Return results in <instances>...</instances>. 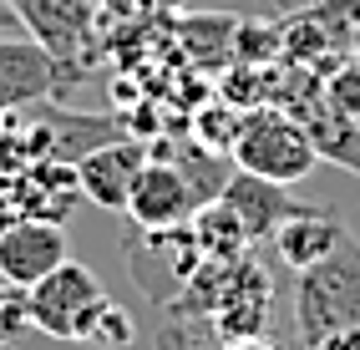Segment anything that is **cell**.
<instances>
[{"label": "cell", "mask_w": 360, "mask_h": 350, "mask_svg": "<svg viewBox=\"0 0 360 350\" xmlns=\"http://www.w3.org/2000/svg\"><path fill=\"white\" fill-rule=\"evenodd\" d=\"M309 6H315V0H259V15H300Z\"/></svg>", "instance_id": "ac0fdd59"}, {"label": "cell", "mask_w": 360, "mask_h": 350, "mask_svg": "<svg viewBox=\"0 0 360 350\" xmlns=\"http://www.w3.org/2000/svg\"><path fill=\"white\" fill-rule=\"evenodd\" d=\"M127 269L142 285V294L153 305H173L188 290V279L203 269V249L193 239V228H137V244L127 239Z\"/></svg>", "instance_id": "3957f363"}, {"label": "cell", "mask_w": 360, "mask_h": 350, "mask_svg": "<svg viewBox=\"0 0 360 350\" xmlns=\"http://www.w3.org/2000/svg\"><path fill=\"white\" fill-rule=\"evenodd\" d=\"M153 148L142 137H117V143L86 153L77 162V193L91 198L97 208H112V214H127V198H132V183L137 173L148 168Z\"/></svg>", "instance_id": "52a82bcc"}, {"label": "cell", "mask_w": 360, "mask_h": 350, "mask_svg": "<svg viewBox=\"0 0 360 350\" xmlns=\"http://www.w3.org/2000/svg\"><path fill=\"white\" fill-rule=\"evenodd\" d=\"M77 77H82V61H61L56 51H46L26 31L0 36V112L36 107L51 91L77 86Z\"/></svg>", "instance_id": "277c9868"}, {"label": "cell", "mask_w": 360, "mask_h": 350, "mask_svg": "<svg viewBox=\"0 0 360 350\" xmlns=\"http://www.w3.org/2000/svg\"><path fill=\"white\" fill-rule=\"evenodd\" d=\"M198 214V198L188 188V178L173 168V162L148 157V168L137 173L132 198H127V219L137 228H178Z\"/></svg>", "instance_id": "ba28073f"}, {"label": "cell", "mask_w": 360, "mask_h": 350, "mask_svg": "<svg viewBox=\"0 0 360 350\" xmlns=\"http://www.w3.org/2000/svg\"><path fill=\"white\" fill-rule=\"evenodd\" d=\"M315 162H320V148L309 143V132L295 112H279V107L244 112V127H238V143H233V168L290 188V183L315 173Z\"/></svg>", "instance_id": "7a4b0ae2"}, {"label": "cell", "mask_w": 360, "mask_h": 350, "mask_svg": "<svg viewBox=\"0 0 360 350\" xmlns=\"http://www.w3.org/2000/svg\"><path fill=\"white\" fill-rule=\"evenodd\" d=\"M26 330H31V294L20 285H6V279H0V345H11Z\"/></svg>", "instance_id": "e0dca14e"}, {"label": "cell", "mask_w": 360, "mask_h": 350, "mask_svg": "<svg viewBox=\"0 0 360 350\" xmlns=\"http://www.w3.org/2000/svg\"><path fill=\"white\" fill-rule=\"evenodd\" d=\"M315 350H360V330H340V335H330V340H320Z\"/></svg>", "instance_id": "d6986e66"}, {"label": "cell", "mask_w": 360, "mask_h": 350, "mask_svg": "<svg viewBox=\"0 0 360 350\" xmlns=\"http://www.w3.org/2000/svg\"><path fill=\"white\" fill-rule=\"evenodd\" d=\"M295 325H300L304 350H315L320 340L340 330H360V239L355 233H345L330 259L300 269Z\"/></svg>", "instance_id": "6da1fadb"}, {"label": "cell", "mask_w": 360, "mask_h": 350, "mask_svg": "<svg viewBox=\"0 0 360 350\" xmlns=\"http://www.w3.org/2000/svg\"><path fill=\"white\" fill-rule=\"evenodd\" d=\"M238 127H244V107H203L198 122H193V137L213 153H229L233 157V143H238Z\"/></svg>", "instance_id": "2e32d148"}, {"label": "cell", "mask_w": 360, "mask_h": 350, "mask_svg": "<svg viewBox=\"0 0 360 350\" xmlns=\"http://www.w3.org/2000/svg\"><path fill=\"white\" fill-rule=\"evenodd\" d=\"M173 168L188 178V188H193V198H198V208H203V203H219V198H224L229 178H233V157L203 148L198 137H193V143L173 148Z\"/></svg>", "instance_id": "4fadbf2b"}, {"label": "cell", "mask_w": 360, "mask_h": 350, "mask_svg": "<svg viewBox=\"0 0 360 350\" xmlns=\"http://www.w3.org/2000/svg\"><path fill=\"white\" fill-rule=\"evenodd\" d=\"M20 26L31 41H41L46 51H56L61 61H77V51L91 36V11L97 0H11Z\"/></svg>", "instance_id": "8fae6325"}, {"label": "cell", "mask_w": 360, "mask_h": 350, "mask_svg": "<svg viewBox=\"0 0 360 350\" xmlns=\"http://www.w3.org/2000/svg\"><path fill=\"white\" fill-rule=\"evenodd\" d=\"M188 228H193V239H198V249H203V259H244L249 254V233H244V223L233 219V208L219 198V203H203L193 219H188Z\"/></svg>", "instance_id": "5bb4252c"}, {"label": "cell", "mask_w": 360, "mask_h": 350, "mask_svg": "<svg viewBox=\"0 0 360 350\" xmlns=\"http://www.w3.org/2000/svg\"><path fill=\"white\" fill-rule=\"evenodd\" d=\"M132 335H137V325H132V315L117 305V299L107 294L97 310H91V320H86V330H82V340L77 345H102V350H122V345H132Z\"/></svg>", "instance_id": "9a60e30c"}, {"label": "cell", "mask_w": 360, "mask_h": 350, "mask_svg": "<svg viewBox=\"0 0 360 350\" xmlns=\"http://www.w3.org/2000/svg\"><path fill=\"white\" fill-rule=\"evenodd\" d=\"M26 26H20V15H15V6H6L0 0V36H20Z\"/></svg>", "instance_id": "ffe728a7"}, {"label": "cell", "mask_w": 360, "mask_h": 350, "mask_svg": "<svg viewBox=\"0 0 360 350\" xmlns=\"http://www.w3.org/2000/svg\"><path fill=\"white\" fill-rule=\"evenodd\" d=\"M224 203L233 208V219L244 223L249 244H259V239H274V233H279L284 223H290L295 214H304V208H309V203L290 198V188H284V183H269V178L244 173V168H233L229 188H224Z\"/></svg>", "instance_id": "9c48e42d"}, {"label": "cell", "mask_w": 360, "mask_h": 350, "mask_svg": "<svg viewBox=\"0 0 360 350\" xmlns=\"http://www.w3.org/2000/svg\"><path fill=\"white\" fill-rule=\"evenodd\" d=\"M224 350H279L274 340H264V335H244V340H229Z\"/></svg>", "instance_id": "44dd1931"}, {"label": "cell", "mask_w": 360, "mask_h": 350, "mask_svg": "<svg viewBox=\"0 0 360 350\" xmlns=\"http://www.w3.org/2000/svg\"><path fill=\"white\" fill-rule=\"evenodd\" d=\"M66 259H71V244H66V228L56 219H15L0 233V279L6 285L31 290L51 269H61Z\"/></svg>", "instance_id": "8992f818"}, {"label": "cell", "mask_w": 360, "mask_h": 350, "mask_svg": "<svg viewBox=\"0 0 360 350\" xmlns=\"http://www.w3.org/2000/svg\"><path fill=\"white\" fill-rule=\"evenodd\" d=\"M26 294H31V330L51 335V340H82L91 310L107 299L102 279L86 264H77V259H66L61 269H51Z\"/></svg>", "instance_id": "5b68a950"}, {"label": "cell", "mask_w": 360, "mask_h": 350, "mask_svg": "<svg viewBox=\"0 0 360 350\" xmlns=\"http://www.w3.org/2000/svg\"><path fill=\"white\" fill-rule=\"evenodd\" d=\"M345 233H350V228L335 219V214H325V208H304V214H295L290 223L274 233V249H279V259L300 274V269H309V264L330 259V254L340 249Z\"/></svg>", "instance_id": "7c38bea8"}, {"label": "cell", "mask_w": 360, "mask_h": 350, "mask_svg": "<svg viewBox=\"0 0 360 350\" xmlns=\"http://www.w3.org/2000/svg\"><path fill=\"white\" fill-rule=\"evenodd\" d=\"M31 137L41 148H51V157L61 162V168H77V162L86 153H97L107 143H117V137H132V127L122 122V117H82V112H41Z\"/></svg>", "instance_id": "30bf717a"}]
</instances>
